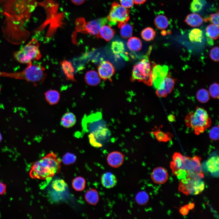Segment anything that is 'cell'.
I'll use <instances>...</instances> for the list:
<instances>
[{
    "mask_svg": "<svg viewBox=\"0 0 219 219\" xmlns=\"http://www.w3.org/2000/svg\"><path fill=\"white\" fill-rule=\"evenodd\" d=\"M114 33V31L109 26L105 25L101 28L96 37H101L106 41H109L113 37Z\"/></svg>",
    "mask_w": 219,
    "mask_h": 219,
    "instance_id": "cell-21",
    "label": "cell"
},
{
    "mask_svg": "<svg viewBox=\"0 0 219 219\" xmlns=\"http://www.w3.org/2000/svg\"><path fill=\"white\" fill-rule=\"evenodd\" d=\"M129 11L116 2L111 5V8L107 17L108 22L110 25L117 23L119 28L123 24L127 23L129 19Z\"/></svg>",
    "mask_w": 219,
    "mask_h": 219,
    "instance_id": "cell-8",
    "label": "cell"
},
{
    "mask_svg": "<svg viewBox=\"0 0 219 219\" xmlns=\"http://www.w3.org/2000/svg\"><path fill=\"white\" fill-rule=\"evenodd\" d=\"M219 125L212 127L210 130L209 136L210 139L214 141H217L219 138Z\"/></svg>",
    "mask_w": 219,
    "mask_h": 219,
    "instance_id": "cell-42",
    "label": "cell"
},
{
    "mask_svg": "<svg viewBox=\"0 0 219 219\" xmlns=\"http://www.w3.org/2000/svg\"><path fill=\"white\" fill-rule=\"evenodd\" d=\"M162 34L163 35H165L166 34V32L165 30H163L161 32Z\"/></svg>",
    "mask_w": 219,
    "mask_h": 219,
    "instance_id": "cell-52",
    "label": "cell"
},
{
    "mask_svg": "<svg viewBox=\"0 0 219 219\" xmlns=\"http://www.w3.org/2000/svg\"><path fill=\"white\" fill-rule=\"evenodd\" d=\"M76 156L74 154L67 153L62 157V161L65 165H69L74 163L76 160Z\"/></svg>",
    "mask_w": 219,
    "mask_h": 219,
    "instance_id": "cell-40",
    "label": "cell"
},
{
    "mask_svg": "<svg viewBox=\"0 0 219 219\" xmlns=\"http://www.w3.org/2000/svg\"><path fill=\"white\" fill-rule=\"evenodd\" d=\"M206 21H209L212 24L219 26V13L211 14L208 18L204 19Z\"/></svg>",
    "mask_w": 219,
    "mask_h": 219,
    "instance_id": "cell-43",
    "label": "cell"
},
{
    "mask_svg": "<svg viewBox=\"0 0 219 219\" xmlns=\"http://www.w3.org/2000/svg\"><path fill=\"white\" fill-rule=\"evenodd\" d=\"M2 140V135H1V133H0V142Z\"/></svg>",
    "mask_w": 219,
    "mask_h": 219,
    "instance_id": "cell-53",
    "label": "cell"
},
{
    "mask_svg": "<svg viewBox=\"0 0 219 219\" xmlns=\"http://www.w3.org/2000/svg\"><path fill=\"white\" fill-rule=\"evenodd\" d=\"M51 186L53 189L56 191L62 192L65 190L67 186L63 180L57 179L52 182Z\"/></svg>",
    "mask_w": 219,
    "mask_h": 219,
    "instance_id": "cell-36",
    "label": "cell"
},
{
    "mask_svg": "<svg viewBox=\"0 0 219 219\" xmlns=\"http://www.w3.org/2000/svg\"><path fill=\"white\" fill-rule=\"evenodd\" d=\"M149 196L144 191L139 192L136 195L135 199L136 202L141 205H144L147 204L149 200Z\"/></svg>",
    "mask_w": 219,
    "mask_h": 219,
    "instance_id": "cell-38",
    "label": "cell"
},
{
    "mask_svg": "<svg viewBox=\"0 0 219 219\" xmlns=\"http://www.w3.org/2000/svg\"><path fill=\"white\" fill-rule=\"evenodd\" d=\"M175 80L169 77H166L161 83L156 92L159 97H166L167 94L170 93L174 86Z\"/></svg>",
    "mask_w": 219,
    "mask_h": 219,
    "instance_id": "cell-14",
    "label": "cell"
},
{
    "mask_svg": "<svg viewBox=\"0 0 219 219\" xmlns=\"http://www.w3.org/2000/svg\"><path fill=\"white\" fill-rule=\"evenodd\" d=\"M45 96L47 102L50 105H54L58 103L60 99V95L57 90H50L45 93Z\"/></svg>",
    "mask_w": 219,
    "mask_h": 219,
    "instance_id": "cell-24",
    "label": "cell"
},
{
    "mask_svg": "<svg viewBox=\"0 0 219 219\" xmlns=\"http://www.w3.org/2000/svg\"><path fill=\"white\" fill-rule=\"evenodd\" d=\"M147 0H133L134 3L135 4L139 5L144 3Z\"/></svg>",
    "mask_w": 219,
    "mask_h": 219,
    "instance_id": "cell-49",
    "label": "cell"
},
{
    "mask_svg": "<svg viewBox=\"0 0 219 219\" xmlns=\"http://www.w3.org/2000/svg\"><path fill=\"white\" fill-rule=\"evenodd\" d=\"M189 38L192 42H201L203 38V32L199 29H193L189 33Z\"/></svg>",
    "mask_w": 219,
    "mask_h": 219,
    "instance_id": "cell-31",
    "label": "cell"
},
{
    "mask_svg": "<svg viewBox=\"0 0 219 219\" xmlns=\"http://www.w3.org/2000/svg\"><path fill=\"white\" fill-rule=\"evenodd\" d=\"M102 185L105 188L110 189L113 187L117 183V180L115 176L110 172L104 173L101 178Z\"/></svg>",
    "mask_w": 219,
    "mask_h": 219,
    "instance_id": "cell-18",
    "label": "cell"
},
{
    "mask_svg": "<svg viewBox=\"0 0 219 219\" xmlns=\"http://www.w3.org/2000/svg\"><path fill=\"white\" fill-rule=\"evenodd\" d=\"M72 186V187L75 190L77 191H82L85 188V180L82 177H77L73 180Z\"/></svg>",
    "mask_w": 219,
    "mask_h": 219,
    "instance_id": "cell-33",
    "label": "cell"
},
{
    "mask_svg": "<svg viewBox=\"0 0 219 219\" xmlns=\"http://www.w3.org/2000/svg\"><path fill=\"white\" fill-rule=\"evenodd\" d=\"M152 133L156 139L159 142H167L171 140L173 137V134L171 133H165L160 130V129L153 131Z\"/></svg>",
    "mask_w": 219,
    "mask_h": 219,
    "instance_id": "cell-26",
    "label": "cell"
},
{
    "mask_svg": "<svg viewBox=\"0 0 219 219\" xmlns=\"http://www.w3.org/2000/svg\"><path fill=\"white\" fill-rule=\"evenodd\" d=\"M85 197L87 202L92 205H96L99 199L97 190L93 188L87 190L85 194Z\"/></svg>",
    "mask_w": 219,
    "mask_h": 219,
    "instance_id": "cell-23",
    "label": "cell"
},
{
    "mask_svg": "<svg viewBox=\"0 0 219 219\" xmlns=\"http://www.w3.org/2000/svg\"><path fill=\"white\" fill-rule=\"evenodd\" d=\"M121 5L127 9L132 7L134 5L133 0H120Z\"/></svg>",
    "mask_w": 219,
    "mask_h": 219,
    "instance_id": "cell-45",
    "label": "cell"
},
{
    "mask_svg": "<svg viewBox=\"0 0 219 219\" xmlns=\"http://www.w3.org/2000/svg\"><path fill=\"white\" fill-rule=\"evenodd\" d=\"M98 74L100 78L104 80L110 79L115 72L113 64L107 61H102L98 68Z\"/></svg>",
    "mask_w": 219,
    "mask_h": 219,
    "instance_id": "cell-15",
    "label": "cell"
},
{
    "mask_svg": "<svg viewBox=\"0 0 219 219\" xmlns=\"http://www.w3.org/2000/svg\"><path fill=\"white\" fill-rule=\"evenodd\" d=\"M127 45L130 50L137 51L141 49L142 43L138 38L136 37H130L128 40Z\"/></svg>",
    "mask_w": 219,
    "mask_h": 219,
    "instance_id": "cell-30",
    "label": "cell"
},
{
    "mask_svg": "<svg viewBox=\"0 0 219 219\" xmlns=\"http://www.w3.org/2000/svg\"><path fill=\"white\" fill-rule=\"evenodd\" d=\"M22 71L9 73L0 71V77H9L16 79L24 80L36 85L42 83L46 74L44 68L39 64L31 62Z\"/></svg>",
    "mask_w": 219,
    "mask_h": 219,
    "instance_id": "cell-3",
    "label": "cell"
},
{
    "mask_svg": "<svg viewBox=\"0 0 219 219\" xmlns=\"http://www.w3.org/2000/svg\"><path fill=\"white\" fill-rule=\"evenodd\" d=\"M209 94L213 98L218 99L219 95V85L214 83L212 84L209 89Z\"/></svg>",
    "mask_w": 219,
    "mask_h": 219,
    "instance_id": "cell-41",
    "label": "cell"
},
{
    "mask_svg": "<svg viewBox=\"0 0 219 219\" xmlns=\"http://www.w3.org/2000/svg\"><path fill=\"white\" fill-rule=\"evenodd\" d=\"M13 56L15 60L22 64H27L33 60H39L41 57L39 43L33 38L19 50L14 52Z\"/></svg>",
    "mask_w": 219,
    "mask_h": 219,
    "instance_id": "cell-6",
    "label": "cell"
},
{
    "mask_svg": "<svg viewBox=\"0 0 219 219\" xmlns=\"http://www.w3.org/2000/svg\"><path fill=\"white\" fill-rule=\"evenodd\" d=\"M108 22L107 17L99 18L86 23L83 30V32L96 37L99 30Z\"/></svg>",
    "mask_w": 219,
    "mask_h": 219,
    "instance_id": "cell-13",
    "label": "cell"
},
{
    "mask_svg": "<svg viewBox=\"0 0 219 219\" xmlns=\"http://www.w3.org/2000/svg\"><path fill=\"white\" fill-rule=\"evenodd\" d=\"M168 119L170 122H173L175 120V116L172 114H170L168 116Z\"/></svg>",
    "mask_w": 219,
    "mask_h": 219,
    "instance_id": "cell-50",
    "label": "cell"
},
{
    "mask_svg": "<svg viewBox=\"0 0 219 219\" xmlns=\"http://www.w3.org/2000/svg\"><path fill=\"white\" fill-rule=\"evenodd\" d=\"M155 35V31L150 27L145 28L142 31L141 33L142 37L146 41H150L153 40Z\"/></svg>",
    "mask_w": 219,
    "mask_h": 219,
    "instance_id": "cell-35",
    "label": "cell"
},
{
    "mask_svg": "<svg viewBox=\"0 0 219 219\" xmlns=\"http://www.w3.org/2000/svg\"><path fill=\"white\" fill-rule=\"evenodd\" d=\"M152 49V47L150 46L143 59L134 65L132 72L131 80L142 82L149 86L152 85V70L149 59Z\"/></svg>",
    "mask_w": 219,
    "mask_h": 219,
    "instance_id": "cell-5",
    "label": "cell"
},
{
    "mask_svg": "<svg viewBox=\"0 0 219 219\" xmlns=\"http://www.w3.org/2000/svg\"><path fill=\"white\" fill-rule=\"evenodd\" d=\"M169 70L168 67L166 65H157L152 70V85L156 89L159 87L162 82L166 77Z\"/></svg>",
    "mask_w": 219,
    "mask_h": 219,
    "instance_id": "cell-12",
    "label": "cell"
},
{
    "mask_svg": "<svg viewBox=\"0 0 219 219\" xmlns=\"http://www.w3.org/2000/svg\"><path fill=\"white\" fill-rule=\"evenodd\" d=\"M219 48L216 47L211 50L210 53V57L213 61H219Z\"/></svg>",
    "mask_w": 219,
    "mask_h": 219,
    "instance_id": "cell-44",
    "label": "cell"
},
{
    "mask_svg": "<svg viewBox=\"0 0 219 219\" xmlns=\"http://www.w3.org/2000/svg\"><path fill=\"white\" fill-rule=\"evenodd\" d=\"M203 7V4L201 0H193L190 5V9L193 13L200 11Z\"/></svg>",
    "mask_w": 219,
    "mask_h": 219,
    "instance_id": "cell-39",
    "label": "cell"
},
{
    "mask_svg": "<svg viewBox=\"0 0 219 219\" xmlns=\"http://www.w3.org/2000/svg\"><path fill=\"white\" fill-rule=\"evenodd\" d=\"M111 49L114 54L117 57L122 56L125 58L124 54V47L123 43L121 41H114L112 43Z\"/></svg>",
    "mask_w": 219,
    "mask_h": 219,
    "instance_id": "cell-29",
    "label": "cell"
},
{
    "mask_svg": "<svg viewBox=\"0 0 219 219\" xmlns=\"http://www.w3.org/2000/svg\"><path fill=\"white\" fill-rule=\"evenodd\" d=\"M61 163L57 154L51 152L32 164L30 176L32 179L42 180L52 178L60 171Z\"/></svg>",
    "mask_w": 219,
    "mask_h": 219,
    "instance_id": "cell-2",
    "label": "cell"
},
{
    "mask_svg": "<svg viewBox=\"0 0 219 219\" xmlns=\"http://www.w3.org/2000/svg\"><path fill=\"white\" fill-rule=\"evenodd\" d=\"M189 210L187 204L181 207L179 210V212L182 215L185 216L188 214Z\"/></svg>",
    "mask_w": 219,
    "mask_h": 219,
    "instance_id": "cell-46",
    "label": "cell"
},
{
    "mask_svg": "<svg viewBox=\"0 0 219 219\" xmlns=\"http://www.w3.org/2000/svg\"><path fill=\"white\" fill-rule=\"evenodd\" d=\"M76 117L72 113L67 112L62 116L60 124L61 126L66 128H69L73 127L76 123Z\"/></svg>",
    "mask_w": 219,
    "mask_h": 219,
    "instance_id": "cell-19",
    "label": "cell"
},
{
    "mask_svg": "<svg viewBox=\"0 0 219 219\" xmlns=\"http://www.w3.org/2000/svg\"><path fill=\"white\" fill-rule=\"evenodd\" d=\"M156 27L159 30H164L168 26L169 23L167 17L165 15H159L155 18L154 21Z\"/></svg>",
    "mask_w": 219,
    "mask_h": 219,
    "instance_id": "cell-27",
    "label": "cell"
},
{
    "mask_svg": "<svg viewBox=\"0 0 219 219\" xmlns=\"http://www.w3.org/2000/svg\"><path fill=\"white\" fill-rule=\"evenodd\" d=\"M85 80L88 85L96 86L99 83L100 78L99 74L96 71L91 70L88 71L85 74Z\"/></svg>",
    "mask_w": 219,
    "mask_h": 219,
    "instance_id": "cell-22",
    "label": "cell"
},
{
    "mask_svg": "<svg viewBox=\"0 0 219 219\" xmlns=\"http://www.w3.org/2000/svg\"><path fill=\"white\" fill-rule=\"evenodd\" d=\"M206 34L209 38L216 40L219 37V26L214 24L209 25L206 29Z\"/></svg>",
    "mask_w": 219,
    "mask_h": 219,
    "instance_id": "cell-32",
    "label": "cell"
},
{
    "mask_svg": "<svg viewBox=\"0 0 219 219\" xmlns=\"http://www.w3.org/2000/svg\"><path fill=\"white\" fill-rule=\"evenodd\" d=\"M61 66L67 78L72 81H75L74 77V70L72 65L70 62L64 61L61 63Z\"/></svg>",
    "mask_w": 219,
    "mask_h": 219,
    "instance_id": "cell-28",
    "label": "cell"
},
{
    "mask_svg": "<svg viewBox=\"0 0 219 219\" xmlns=\"http://www.w3.org/2000/svg\"><path fill=\"white\" fill-rule=\"evenodd\" d=\"M1 87L0 86V91H1Z\"/></svg>",
    "mask_w": 219,
    "mask_h": 219,
    "instance_id": "cell-54",
    "label": "cell"
},
{
    "mask_svg": "<svg viewBox=\"0 0 219 219\" xmlns=\"http://www.w3.org/2000/svg\"><path fill=\"white\" fill-rule=\"evenodd\" d=\"M108 164L112 167L117 168L120 166L124 161V156L120 152L113 151L110 153L107 157Z\"/></svg>",
    "mask_w": 219,
    "mask_h": 219,
    "instance_id": "cell-17",
    "label": "cell"
},
{
    "mask_svg": "<svg viewBox=\"0 0 219 219\" xmlns=\"http://www.w3.org/2000/svg\"><path fill=\"white\" fill-rule=\"evenodd\" d=\"M37 5L35 0H0V15L5 17L2 32L8 41L15 45L26 42L30 33L25 24Z\"/></svg>",
    "mask_w": 219,
    "mask_h": 219,
    "instance_id": "cell-1",
    "label": "cell"
},
{
    "mask_svg": "<svg viewBox=\"0 0 219 219\" xmlns=\"http://www.w3.org/2000/svg\"><path fill=\"white\" fill-rule=\"evenodd\" d=\"M186 127L193 130L197 135L203 133L211 125L212 121L207 111L197 106L194 112H190L185 118Z\"/></svg>",
    "mask_w": 219,
    "mask_h": 219,
    "instance_id": "cell-4",
    "label": "cell"
},
{
    "mask_svg": "<svg viewBox=\"0 0 219 219\" xmlns=\"http://www.w3.org/2000/svg\"><path fill=\"white\" fill-rule=\"evenodd\" d=\"M169 175L166 170L162 167H157L154 169L151 174V178L154 182L163 184L168 180Z\"/></svg>",
    "mask_w": 219,
    "mask_h": 219,
    "instance_id": "cell-16",
    "label": "cell"
},
{
    "mask_svg": "<svg viewBox=\"0 0 219 219\" xmlns=\"http://www.w3.org/2000/svg\"><path fill=\"white\" fill-rule=\"evenodd\" d=\"M120 29V34L122 37L127 39L131 36L133 29L132 25L127 23L122 25Z\"/></svg>",
    "mask_w": 219,
    "mask_h": 219,
    "instance_id": "cell-34",
    "label": "cell"
},
{
    "mask_svg": "<svg viewBox=\"0 0 219 219\" xmlns=\"http://www.w3.org/2000/svg\"><path fill=\"white\" fill-rule=\"evenodd\" d=\"M111 134L109 130L106 127L90 133L88 136L90 143L94 147H101L109 141Z\"/></svg>",
    "mask_w": 219,
    "mask_h": 219,
    "instance_id": "cell-11",
    "label": "cell"
},
{
    "mask_svg": "<svg viewBox=\"0 0 219 219\" xmlns=\"http://www.w3.org/2000/svg\"><path fill=\"white\" fill-rule=\"evenodd\" d=\"M187 205L189 210L193 209L195 207L194 203H189Z\"/></svg>",
    "mask_w": 219,
    "mask_h": 219,
    "instance_id": "cell-51",
    "label": "cell"
},
{
    "mask_svg": "<svg viewBox=\"0 0 219 219\" xmlns=\"http://www.w3.org/2000/svg\"><path fill=\"white\" fill-rule=\"evenodd\" d=\"M202 178L197 175H188L186 178L180 179L179 191L187 196L200 193L205 187L204 182Z\"/></svg>",
    "mask_w": 219,
    "mask_h": 219,
    "instance_id": "cell-7",
    "label": "cell"
},
{
    "mask_svg": "<svg viewBox=\"0 0 219 219\" xmlns=\"http://www.w3.org/2000/svg\"><path fill=\"white\" fill-rule=\"evenodd\" d=\"M201 160V158L198 156L190 157L182 155L181 163L178 170H182L186 171L188 175L196 174L203 178L204 174L202 170Z\"/></svg>",
    "mask_w": 219,
    "mask_h": 219,
    "instance_id": "cell-9",
    "label": "cell"
},
{
    "mask_svg": "<svg viewBox=\"0 0 219 219\" xmlns=\"http://www.w3.org/2000/svg\"><path fill=\"white\" fill-rule=\"evenodd\" d=\"M6 185L0 181V195L4 194L6 192Z\"/></svg>",
    "mask_w": 219,
    "mask_h": 219,
    "instance_id": "cell-47",
    "label": "cell"
},
{
    "mask_svg": "<svg viewBox=\"0 0 219 219\" xmlns=\"http://www.w3.org/2000/svg\"><path fill=\"white\" fill-rule=\"evenodd\" d=\"M197 100L200 103H207L210 99V94L208 91L205 89H202L199 90L196 94Z\"/></svg>",
    "mask_w": 219,
    "mask_h": 219,
    "instance_id": "cell-37",
    "label": "cell"
},
{
    "mask_svg": "<svg viewBox=\"0 0 219 219\" xmlns=\"http://www.w3.org/2000/svg\"><path fill=\"white\" fill-rule=\"evenodd\" d=\"M206 166L207 170L211 173H215L219 171V157L213 156L207 161Z\"/></svg>",
    "mask_w": 219,
    "mask_h": 219,
    "instance_id": "cell-25",
    "label": "cell"
},
{
    "mask_svg": "<svg viewBox=\"0 0 219 219\" xmlns=\"http://www.w3.org/2000/svg\"><path fill=\"white\" fill-rule=\"evenodd\" d=\"M83 122L85 130L90 133L106 127V123L102 119V114L99 112L85 117Z\"/></svg>",
    "mask_w": 219,
    "mask_h": 219,
    "instance_id": "cell-10",
    "label": "cell"
},
{
    "mask_svg": "<svg viewBox=\"0 0 219 219\" xmlns=\"http://www.w3.org/2000/svg\"><path fill=\"white\" fill-rule=\"evenodd\" d=\"M204 21V19L196 13H192L187 15L185 20L188 25L195 27L199 26Z\"/></svg>",
    "mask_w": 219,
    "mask_h": 219,
    "instance_id": "cell-20",
    "label": "cell"
},
{
    "mask_svg": "<svg viewBox=\"0 0 219 219\" xmlns=\"http://www.w3.org/2000/svg\"><path fill=\"white\" fill-rule=\"evenodd\" d=\"M85 0H71V2L75 5H80L82 4Z\"/></svg>",
    "mask_w": 219,
    "mask_h": 219,
    "instance_id": "cell-48",
    "label": "cell"
}]
</instances>
